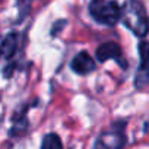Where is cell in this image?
Masks as SVG:
<instances>
[{
    "instance_id": "cell-1",
    "label": "cell",
    "mask_w": 149,
    "mask_h": 149,
    "mask_svg": "<svg viewBox=\"0 0 149 149\" xmlns=\"http://www.w3.org/2000/svg\"><path fill=\"white\" fill-rule=\"evenodd\" d=\"M123 25L130 29L136 37H145L149 32V16L145 6L137 0H129L121 8Z\"/></svg>"
},
{
    "instance_id": "cell-2",
    "label": "cell",
    "mask_w": 149,
    "mask_h": 149,
    "mask_svg": "<svg viewBox=\"0 0 149 149\" xmlns=\"http://www.w3.org/2000/svg\"><path fill=\"white\" fill-rule=\"evenodd\" d=\"M88 10L95 22L105 26H114L121 18V6L114 0H91Z\"/></svg>"
},
{
    "instance_id": "cell-3",
    "label": "cell",
    "mask_w": 149,
    "mask_h": 149,
    "mask_svg": "<svg viewBox=\"0 0 149 149\" xmlns=\"http://www.w3.org/2000/svg\"><path fill=\"white\" fill-rule=\"evenodd\" d=\"M137 50H139L140 63L134 74V88L142 91L149 86V42L140 41Z\"/></svg>"
},
{
    "instance_id": "cell-4",
    "label": "cell",
    "mask_w": 149,
    "mask_h": 149,
    "mask_svg": "<svg viewBox=\"0 0 149 149\" xmlns=\"http://www.w3.org/2000/svg\"><path fill=\"white\" fill-rule=\"evenodd\" d=\"M124 145H126L124 123H116L111 127V130L104 132L95 143L97 148H100V146H102V148H121Z\"/></svg>"
},
{
    "instance_id": "cell-5",
    "label": "cell",
    "mask_w": 149,
    "mask_h": 149,
    "mask_svg": "<svg viewBox=\"0 0 149 149\" xmlns=\"http://www.w3.org/2000/svg\"><path fill=\"white\" fill-rule=\"evenodd\" d=\"M95 57L98 61L104 63V61H108V60H114L117 61L123 69H126L127 66V61L124 60L123 57V50L121 47L114 42V41H108V42H104L101 44L97 50H95Z\"/></svg>"
},
{
    "instance_id": "cell-6",
    "label": "cell",
    "mask_w": 149,
    "mask_h": 149,
    "mask_svg": "<svg viewBox=\"0 0 149 149\" xmlns=\"http://www.w3.org/2000/svg\"><path fill=\"white\" fill-rule=\"evenodd\" d=\"M70 69L76 74H89L97 69V64L92 58V56L88 51H79L70 61Z\"/></svg>"
},
{
    "instance_id": "cell-7",
    "label": "cell",
    "mask_w": 149,
    "mask_h": 149,
    "mask_svg": "<svg viewBox=\"0 0 149 149\" xmlns=\"http://www.w3.org/2000/svg\"><path fill=\"white\" fill-rule=\"evenodd\" d=\"M21 34L18 32H9L0 42V57L6 60H13L18 54L19 44H21Z\"/></svg>"
},
{
    "instance_id": "cell-8",
    "label": "cell",
    "mask_w": 149,
    "mask_h": 149,
    "mask_svg": "<svg viewBox=\"0 0 149 149\" xmlns=\"http://www.w3.org/2000/svg\"><path fill=\"white\" fill-rule=\"evenodd\" d=\"M26 129H28V120H26V114H25V111H24V113L16 114V116L13 117V126H12V129H10V132H9V136H10V137H12V136H19V134H22Z\"/></svg>"
},
{
    "instance_id": "cell-9",
    "label": "cell",
    "mask_w": 149,
    "mask_h": 149,
    "mask_svg": "<svg viewBox=\"0 0 149 149\" xmlns=\"http://www.w3.org/2000/svg\"><path fill=\"white\" fill-rule=\"evenodd\" d=\"M41 148L42 149H60V148H63V142H61V139H60L58 134L48 133V134H45L42 137Z\"/></svg>"
},
{
    "instance_id": "cell-10",
    "label": "cell",
    "mask_w": 149,
    "mask_h": 149,
    "mask_svg": "<svg viewBox=\"0 0 149 149\" xmlns=\"http://www.w3.org/2000/svg\"><path fill=\"white\" fill-rule=\"evenodd\" d=\"M31 3H32V0H18V6L21 10V19L26 16V12L31 8Z\"/></svg>"
},
{
    "instance_id": "cell-11",
    "label": "cell",
    "mask_w": 149,
    "mask_h": 149,
    "mask_svg": "<svg viewBox=\"0 0 149 149\" xmlns=\"http://www.w3.org/2000/svg\"><path fill=\"white\" fill-rule=\"evenodd\" d=\"M66 24H67V22H66L64 19H61V21H57V22L53 25V28H51V35H53V37H56L57 34H60V32H61V29L66 26Z\"/></svg>"
}]
</instances>
